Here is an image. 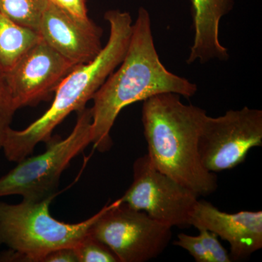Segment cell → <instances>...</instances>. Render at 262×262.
Segmentation results:
<instances>
[{
	"label": "cell",
	"instance_id": "obj_1",
	"mask_svg": "<svg viewBox=\"0 0 262 262\" xmlns=\"http://www.w3.org/2000/svg\"><path fill=\"white\" fill-rule=\"evenodd\" d=\"M196 91V84L169 72L162 63L155 46L149 13L141 7L123 60L93 98L95 149L101 152L111 149L110 131L119 114L128 105L164 93L191 98Z\"/></svg>",
	"mask_w": 262,
	"mask_h": 262
},
{
	"label": "cell",
	"instance_id": "obj_2",
	"mask_svg": "<svg viewBox=\"0 0 262 262\" xmlns=\"http://www.w3.org/2000/svg\"><path fill=\"white\" fill-rule=\"evenodd\" d=\"M206 116V110L184 104L173 93L143 101L141 122L150 162L198 196L210 195L218 187L216 175L203 166L198 148Z\"/></svg>",
	"mask_w": 262,
	"mask_h": 262
},
{
	"label": "cell",
	"instance_id": "obj_3",
	"mask_svg": "<svg viewBox=\"0 0 262 262\" xmlns=\"http://www.w3.org/2000/svg\"><path fill=\"white\" fill-rule=\"evenodd\" d=\"M104 18L110 25L106 46L93 61L77 65L55 91L51 107L42 116L21 130L10 127L3 150L5 158L18 163L32 154L39 143L47 142L52 133L73 112L81 111L104 83L108 76L121 63L131 37L133 20L130 13L120 10L106 12Z\"/></svg>",
	"mask_w": 262,
	"mask_h": 262
},
{
	"label": "cell",
	"instance_id": "obj_4",
	"mask_svg": "<svg viewBox=\"0 0 262 262\" xmlns=\"http://www.w3.org/2000/svg\"><path fill=\"white\" fill-rule=\"evenodd\" d=\"M56 196L19 204L0 202V246L9 248L0 261L42 262L48 254L62 248H75L111 204L91 218L68 224L53 218L50 206Z\"/></svg>",
	"mask_w": 262,
	"mask_h": 262
},
{
	"label": "cell",
	"instance_id": "obj_5",
	"mask_svg": "<svg viewBox=\"0 0 262 262\" xmlns=\"http://www.w3.org/2000/svg\"><path fill=\"white\" fill-rule=\"evenodd\" d=\"M91 108L78 112L77 122L65 139L51 138L42 154L26 158L0 178V198L23 196V201L38 202L56 196L61 174L71 161L92 144Z\"/></svg>",
	"mask_w": 262,
	"mask_h": 262
},
{
	"label": "cell",
	"instance_id": "obj_6",
	"mask_svg": "<svg viewBox=\"0 0 262 262\" xmlns=\"http://www.w3.org/2000/svg\"><path fill=\"white\" fill-rule=\"evenodd\" d=\"M90 233L107 246L119 261L145 262L168 247L172 227L127 206L120 198L111 203Z\"/></svg>",
	"mask_w": 262,
	"mask_h": 262
},
{
	"label": "cell",
	"instance_id": "obj_7",
	"mask_svg": "<svg viewBox=\"0 0 262 262\" xmlns=\"http://www.w3.org/2000/svg\"><path fill=\"white\" fill-rule=\"evenodd\" d=\"M262 145V111L245 106L225 115H207L200 135L199 154L212 173L235 168L250 150Z\"/></svg>",
	"mask_w": 262,
	"mask_h": 262
},
{
	"label": "cell",
	"instance_id": "obj_8",
	"mask_svg": "<svg viewBox=\"0 0 262 262\" xmlns=\"http://www.w3.org/2000/svg\"><path fill=\"white\" fill-rule=\"evenodd\" d=\"M134 181L122 203L170 227L189 226L196 193L153 166L147 154L134 162Z\"/></svg>",
	"mask_w": 262,
	"mask_h": 262
},
{
	"label": "cell",
	"instance_id": "obj_9",
	"mask_svg": "<svg viewBox=\"0 0 262 262\" xmlns=\"http://www.w3.org/2000/svg\"><path fill=\"white\" fill-rule=\"evenodd\" d=\"M76 67L39 39L5 74L15 110L48 98Z\"/></svg>",
	"mask_w": 262,
	"mask_h": 262
},
{
	"label": "cell",
	"instance_id": "obj_10",
	"mask_svg": "<svg viewBox=\"0 0 262 262\" xmlns=\"http://www.w3.org/2000/svg\"><path fill=\"white\" fill-rule=\"evenodd\" d=\"M39 34L66 59L77 66L93 61L102 50L103 29L91 19L81 20L50 0Z\"/></svg>",
	"mask_w": 262,
	"mask_h": 262
},
{
	"label": "cell",
	"instance_id": "obj_11",
	"mask_svg": "<svg viewBox=\"0 0 262 262\" xmlns=\"http://www.w3.org/2000/svg\"><path fill=\"white\" fill-rule=\"evenodd\" d=\"M189 226L205 229L227 241L232 261L248 258L262 248V211L228 213L206 201H196Z\"/></svg>",
	"mask_w": 262,
	"mask_h": 262
},
{
	"label": "cell",
	"instance_id": "obj_12",
	"mask_svg": "<svg viewBox=\"0 0 262 262\" xmlns=\"http://www.w3.org/2000/svg\"><path fill=\"white\" fill-rule=\"evenodd\" d=\"M194 36L187 62L208 63L211 60L227 61L228 51L220 40V21L229 14L234 0H191Z\"/></svg>",
	"mask_w": 262,
	"mask_h": 262
},
{
	"label": "cell",
	"instance_id": "obj_13",
	"mask_svg": "<svg viewBox=\"0 0 262 262\" xmlns=\"http://www.w3.org/2000/svg\"><path fill=\"white\" fill-rule=\"evenodd\" d=\"M40 39L38 33L18 25L0 12V70L9 72Z\"/></svg>",
	"mask_w": 262,
	"mask_h": 262
},
{
	"label": "cell",
	"instance_id": "obj_14",
	"mask_svg": "<svg viewBox=\"0 0 262 262\" xmlns=\"http://www.w3.org/2000/svg\"><path fill=\"white\" fill-rule=\"evenodd\" d=\"M50 0H0V12L12 21L39 34Z\"/></svg>",
	"mask_w": 262,
	"mask_h": 262
},
{
	"label": "cell",
	"instance_id": "obj_15",
	"mask_svg": "<svg viewBox=\"0 0 262 262\" xmlns=\"http://www.w3.org/2000/svg\"><path fill=\"white\" fill-rule=\"evenodd\" d=\"M75 248L79 262H120L107 246L91 233Z\"/></svg>",
	"mask_w": 262,
	"mask_h": 262
},
{
	"label": "cell",
	"instance_id": "obj_16",
	"mask_svg": "<svg viewBox=\"0 0 262 262\" xmlns=\"http://www.w3.org/2000/svg\"><path fill=\"white\" fill-rule=\"evenodd\" d=\"M15 111L5 74L0 70V150L3 149L7 132L10 128Z\"/></svg>",
	"mask_w": 262,
	"mask_h": 262
},
{
	"label": "cell",
	"instance_id": "obj_17",
	"mask_svg": "<svg viewBox=\"0 0 262 262\" xmlns=\"http://www.w3.org/2000/svg\"><path fill=\"white\" fill-rule=\"evenodd\" d=\"M202 243L206 248L211 262H231L230 255L223 247L218 239V236L205 229H199Z\"/></svg>",
	"mask_w": 262,
	"mask_h": 262
},
{
	"label": "cell",
	"instance_id": "obj_18",
	"mask_svg": "<svg viewBox=\"0 0 262 262\" xmlns=\"http://www.w3.org/2000/svg\"><path fill=\"white\" fill-rule=\"evenodd\" d=\"M173 245L186 250L196 262H211L199 235L179 234L177 241L173 242Z\"/></svg>",
	"mask_w": 262,
	"mask_h": 262
},
{
	"label": "cell",
	"instance_id": "obj_19",
	"mask_svg": "<svg viewBox=\"0 0 262 262\" xmlns=\"http://www.w3.org/2000/svg\"><path fill=\"white\" fill-rule=\"evenodd\" d=\"M75 18L86 20L88 15L87 0H51Z\"/></svg>",
	"mask_w": 262,
	"mask_h": 262
},
{
	"label": "cell",
	"instance_id": "obj_20",
	"mask_svg": "<svg viewBox=\"0 0 262 262\" xmlns=\"http://www.w3.org/2000/svg\"><path fill=\"white\" fill-rule=\"evenodd\" d=\"M42 262H79V258L76 248H62L48 254Z\"/></svg>",
	"mask_w": 262,
	"mask_h": 262
}]
</instances>
